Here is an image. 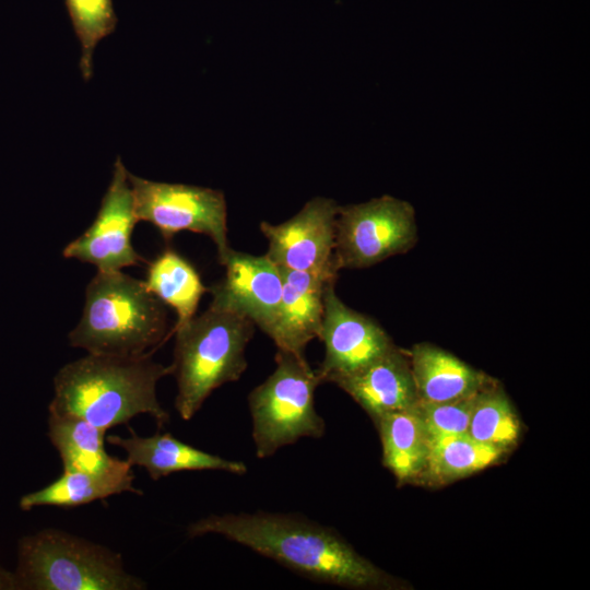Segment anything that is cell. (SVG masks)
I'll use <instances>...</instances> for the list:
<instances>
[{
    "label": "cell",
    "mask_w": 590,
    "mask_h": 590,
    "mask_svg": "<svg viewBox=\"0 0 590 590\" xmlns=\"http://www.w3.org/2000/svg\"><path fill=\"white\" fill-rule=\"evenodd\" d=\"M417 241L413 206L391 196L339 206L335 221L334 263L341 269H364L409 251Z\"/></svg>",
    "instance_id": "7"
},
{
    "label": "cell",
    "mask_w": 590,
    "mask_h": 590,
    "mask_svg": "<svg viewBox=\"0 0 590 590\" xmlns=\"http://www.w3.org/2000/svg\"><path fill=\"white\" fill-rule=\"evenodd\" d=\"M219 262L225 268V278L209 288L211 304L245 316L268 335L282 297L280 268L266 255L253 256L231 247Z\"/></svg>",
    "instance_id": "12"
},
{
    "label": "cell",
    "mask_w": 590,
    "mask_h": 590,
    "mask_svg": "<svg viewBox=\"0 0 590 590\" xmlns=\"http://www.w3.org/2000/svg\"><path fill=\"white\" fill-rule=\"evenodd\" d=\"M335 282L324 292V310L318 339L324 357L316 373L321 381H335L377 361L396 345L371 318L346 306L337 295Z\"/></svg>",
    "instance_id": "11"
},
{
    "label": "cell",
    "mask_w": 590,
    "mask_h": 590,
    "mask_svg": "<svg viewBox=\"0 0 590 590\" xmlns=\"http://www.w3.org/2000/svg\"><path fill=\"white\" fill-rule=\"evenodd\" d=\"M48 438L62 461L63 471L104 473L126 463L105 449L106 430L82 418L48 413Z\"/></svg>",
    "instance_id": "19"
},
{
    "label": "cell",
    "mask_w": 590,
    "mask_h": 590,
    "mask_svg": "<svg viewBox=\"0 0 590 590\" xmlns=\"http://www.w3.org/2000/svg\"><path fill=\"white\" fill-rule=\"evenodd\" d=\"M408 355L421 402L439 403L470 397L493 380L430 343L413 345Z\"/></svg>",
    "instance_id": "16"
},
{
    "label": "cell",
    "mask_w": 590,
    "mask_h": 590,
    "mask_svg": "<svg viewBox=\"0 0 590 590\" xmlns=\"http://www.w3.org/2000/svg\"><path fill=\"white\" fill-rule=\"evenodd\" d=\"M473 439L507 452L520 435V422L499 382L493 379L474 399L467 432Z\"/></svg>",
    "instance_id": "22"
},
{
    "label": "cell",
    "mask_w": 590,
    "mask_h": 590,
    "mask_svg": "<svg viewBox=\"0 0 590 590\" xmlns=\"http://www.w3.org/2000/svg\"><path fill=\"white\" fill-rule=\"evenodd\" d=\"M503 455L502 450L476 441L468 433L441 437L430 442L421 480L435 485L448 484L487 468Z\"/></svg>",
    "instance_id": "21"
},
{
    "label": "cell",
    "mask_w": 590,
    "mask_h": 590,
    "mask_svg": "<svg viewBox=\"0 0 590 590\" xmlns=\"http://www.w3.org/2000/svg\"><path fill=\"white\" fill-rule=\"evenodd\" d=\"M137 222L128 170L118 156L95 220L64 247L62 255L94 264L98 271H117L145 262L131 241Z\"/></svg>",
    "instance_id": "10"
},
{
    "label": "cell",
    "mask_w": 590,
    "mask_h": 590,
    "mask_svg": "<svg viewBox=\"0 0 590 590\" xmlns=\"http://www.w3.org/2000/svg\"><path fill=\"white\" fill-rule=\"evenodd\" d=\"M255 327L245 316L210 304L205 311L173 329L175 408L184 421L191 420L215 389L241 377Z\"/></svg>",
    "instance_id": "4"
},
{
    "label": "cell",
    "mask_w": 590,
    "mask_h": 590,
    "mask_svg": "<svg viewBox=\"0 0 590 590\" xmlns=\"http://www.w3.org/2000/svg\"><path fill=\"white\" fill-rule=\"evenodd\" d=\"M282 297L268 334L279 350L305 355L307 344L318 338L324 310V292L334 281L312 273L281 269Z\"/></svg>",
    "instance_id": "14"
},
{
    "label": "cell",
    "mask_w": 590,
    "mask_h": 590,
    "mask_svg": "<svg viewBox=\"0 0 590 590\" xmlns=\"http://www.w3.org/2000/svg\"><path fill=\"white\" fill-rule=\"evenodd\" d=\"M163 303L144 281L121 270L97 271L85 288L82 317L69 333L73 347L92 354L152 355L166 339Z\"/></svg>",
    "instance_id": "3"
},
{
    "label": "cell",
    "mask_w": 590,
    "mask_h": 590,
    "mask_svg": "<svg viewBox=\"0 0 590 590\" xmlns=\"http://www.w3.org/2000/svg\"><path fill=\"white\" fill-rule=\"evenodd\" d=\"M138 221L153 224L166 241L178 232L209 236L217 260L229 248L227 208L222 191L185 184L148 180L128 172Z\"/></svg>",
    "instance_id": "8"
},
{
    "label": "cell",
    "mask_w": 590,
    "mask_h": 590,
    "mask_svg": "<svg viewBox=\"0 0 590 590\" xmlns=\"http://www.w3.org/2000/svg\"><path fill=\"white\" fill-rule=\"evenodd\" d=\"M0 590H17L15 574L0 565Z\"/></svg>",
    "instance_id": "25"
},
{
    "label": "cell",
    "mask_w": 590,
    "mask_h": 590,
    "mask_svg": "<svg viewBox=\"0 0 590 590\" xmlns=\"http://www.w3.org/2000/svg\"><path fill=\"white\" fill-rule=\"evenodd\" d=\"M172 373V365L156 363L151 355L87 353L57 371L48 411L82 418L106 432L139 414H149L163 427L169 414L157 399L156 386Z\"/></svg>",
    "instance_id": "2"
},
{
    "label": "cell",
    "mask_w": 590,
    "mask_h": 590,
    "mask_svg": "<svg viewBox=\"0 0 590 590\" xmlns=\"http://www.w3.org/2000/svg\"><path fill=\"white\" fill-rule=\"evenodd\" d=\"M321 381L305 355L279 350L275 368L248 396L256 457H272L302 438H321L326 432L315 406Z\"/></svg>",
    "instance_id": "6"
},
{
    "label": "cell",
    "mask_w": 590,
    "mask_h": 590,
    "mask_svg": "<svg viewBox=\"0 0 590 590\" xmlns=\"http://www.w3.org/2000/svg\"><path fill=\"white\" fill-rule=\"evenodd\" d=\"M334 385L352 397L374 422L389 412L414 409L420 401L408 352L397 346Z\"/></svg>",
    "instance_id": "13"
},
{
    "label": "cell",
    "mask_w": 590,
    "mask_h": 590,
    "mask_svg": "<svg viewBox=\"0 0 590 590\" xmlns=\"http://www.w3.org/2000/svg\"><path fill=\"white\" fill-rule=\"evenodd\" d=\"M339 205L317 197L281 224L260 223L268 240L266 256L281 269L312 273L337 281L334 263L335 221Z\"/></svg>",
    "instance_id": "9"
},
{
    "label": "cell",
    "mask_w": 590,
    "mask_h": 590,
    "mask_svg": "<svg viewBox=\"0 0 590 590\" xmlns=\"http://www.w3.org/2000/svg\"><path fill=\"white\" fill-rule=\"evenodd\" d=\"M130 435L121 437L109 435L106 440L117 446L127 455V461L133 467L144 468L154 481L182 471L215 470L235 475L247 473L243 461L231 460L213 455L186 444L169 433H156L152 436H139L129 429Z\"/></svg>",
    "instance_id": "15"
},
{
    "label": "cell",
    "mask_w": 590,
    "mask_h": 590,
    "mask_svg": "<svg viewBox=\"0 0 590 590\" xmlns=\"http://www.w3.org/2000/svg\"><path fill=\"white\" fill-rule=\"evenodd\" d=\"M17 589L143 590L119 553L69 532L47 528L19 542Z\"/></svg>",
    "instance_id": "5"
},
{
    "label": "cell",
    "mask_w": 590,
    "mask_h": 590,
    "mask_svg": "<svg viewBox=\"0 0 590 590\" xmlns=\"http://www.w3.org/2000/svg\"><path fill=\"white\" fill-rule=\"evenodd\" d=\"M475 394L439 403L418 401L416 411L424 422L430 442L468 432Z\"/></svg>",
    "instance_id": "24"
},
{
    "label": "cell",
    "mask_w": 590,
    "mask_h": 590,
    "mask_svg": "<svg viewBox=\"0 0 590 590\" xmlns=\"http://www.w3.org/2000/svg\"><path fill=\"white\" fill-rule=\"evenodd\" d=\"M73 31L81 44L80 70L83 79L93 75V54L97 44L115 32L118 19L113 0H64Z\"/></svg>",
    "instance_id": "23"
},
{
    "label": "cell",
    "mask_w": 590,
    "mask_h": 590,
    "mask_svg": "<svg viewBox=\"0 0 590 590\" xmlns=\"http://www.w3.org/2000/svg\"><path fill=\"white\" fill-rule=\"evenodd\" d=\"M144 283L163 304L176 311L174 328L196 316L201 297L209 292L196 268L173 249L164 250L150 262Z\"/></svg>",
    "instance_id": "20"
},
{
    "label": "cell",
    "mask_w": 590,
    "mask_h": 590,
    "mask_svg": "<svg viewBox=\"0 0 590 590\" xmlns=\"http://www.w3.org/2000/svg\"><path fill=\"white\" fill-rule=\"evenodd\" d=\"M133 481L132 465L128 461L104 473L63 471L47 486L22 496L20 507L23 510L42 506L74 508L125 492L142 494L133 486Z\"/></svg>",
    "instance_id": "17"
},
{
    "label": "cell",
    "mask_w": 590,
    "mask_h": 590,
    "mask_svg": "<svg viewBox=\"0 0 590 590\" xmlns=\"http://www.w3.org/2000/svg\"><path fill=\"white\" fill-rule=\"evenodd\" d=\"M379 430L382 463L399 483L421 480L430 438L416 406L386 413L374 422Z\"/></svg>",
    "instance_id": "18"
},
{
    "label": "cell",
    "mask_w": 590,
    "mask_h": 590,
    "mask_svg": "<svg viewBox=\"0 0 590 590\" xmlns=\"http://www.w3.org/2000/svg\"><path fill=\"white\" fill-rule=\"evenodd\" d=\"M187 534L221 535L316 582L353 589L399 586L332 528L297 514L209 515L190 523Z\"/></svg>",
    "instance_id": "1"
}]
</instances>
